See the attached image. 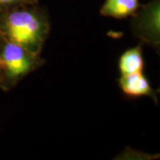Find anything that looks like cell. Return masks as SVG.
I'll return each mask as SVG.
<instances>
[{
    "label": "cell",
    "mask_w": 160,
    "mask_h": 160,
    "mask_svg": "<svg viewBox=\"0 0 160 160\" xmlns=\"http://www.w3.org/2000/svg\"><path fill=\"white\" fill-rule=\"evenodd\" d=\"M0 70H1V59H0Z\"/></svg>",
    "instance_id": "obj_7"
},
{
    "label": "cell",
    "mask_w": 160,
    "mask_h": 160,
    "mask_svg": "<svg viewBox=\"0 0 160 160\" xmlns=\"http://www.w3.org/2000/svg\"><path fill=\"white\" fill-rule=\"evenodd\" d=\"M144 66L141 46L125 52L119 60V69L122 75L142 72Z\"/></svg>",
    "instance_id": "obj_5"
},
{
    "label": "cell",
    "mask_w": 160,
    "mask_h": 160,
    "mask_svg": "<svg viewBox=\"0 0 160 160\" xmlns=\"http://www.w3.org/2000/svg\"><path fill=\"white\" fill-rule=\"evenodd\" d=\"M2 80L6 87L14 86L18 81L42 64L39 55L26 50L24 47L4 38L0 51Z\"/></svg>",
    "instance_id": "obj_2"
},
{
    "label": "cell",
    "mask_w": 160,
    "mask_h": 160,
    "mask_svg": "<svg viewBox=\"0 0 160 160\" xmlns=\"http://www.w3.org/2000/svg\"><path fill=\"white\" fill-rule=\"evenodd\" d=\"M29 6L5 11L0 20V36L39 55L49 32V23L43 12Z\"/></svg>",
    "instance_id": "obj_1"
},
{
    "label": "cell",
    "mask_w": 160,
    "mask_h": 160,
    "mask_svg": "<svg viewBox=\"0 0 160 160\" xmlns=\"http://www.w3.org/2000/svg\"><path fill=\"white\" fill-rule=\"evenodd\" d=\"M119 85L122 91L131 97L144 95L151 96L153 94V90L150 87L149 82L142 72L122 75L119 79Z\"/></svg>",
    "instance_id": "obj_3"
},
{
    "label": "cell",
    "mask_w": 160,
    "mask_h": 160,
    "mask_svg": "<svg viewBox=\"0 0 160 160\" xmlns=\"http://www.w3.org/2000/svg\"><path fill=\"white\" fill-rule=\"evenodd\" d=\"M138 8V0H106L101 13L104 16L122 19L132 15Z\"/></svg>",
    "instance_id": "obj_4"
},
{
    "label": "cell",
    "mask_w": 160,
    "mask_h": 160,
    "mask_svg": "<svg viewBox=\"0 0 160 160\" xmlns=\"http://www.w3.org/2000/svg\"><path fill=\"white\" fill-rule=\"evenodd\" d=\"M37 0H0V9L9 10L14 7L24 6H34Z\"/></svg>",
    "instance_id": "obj_6"
}]
</instances>
